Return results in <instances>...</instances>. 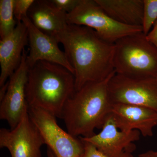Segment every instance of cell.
Returning <instances> with one entry per match:
<instances>
[{
    "mask_svg": "<svg viewBox=\"0 0 157 157\" xmlns=\"http://www.w3.org/2000/svg\"><path fill=\"white\" fill-rule=\"evenodd\" d=\"M80 139L84 145V151L80 157H107L91 144Z\"/></svg>",
    "mask_w": 157,
    "mask_h": 157,
    "instance_id": "cell-20",
    "label": "cell"
},
{
    "mask_svg": "<svg viewBox=\"0 0 157 157\" xmlns=\"http://www.w3.org/2000/svg\"><path fill=\"white\" fill-rule=\"evenodd\" d=\"M54 37L63 46L74 70L76 91L88 82L103 81L116 73L114 44L102 39L92 29L68 24Z\"/></svg>",
    "mask_w": 157,
    "mask_h": 157,
    "instance_id": "cell-1",
    "label": "cell"
},
{
    "mask_svg": "<svg viewBox=\"0 0 157 157\" xmlns=\"http://www.w3.org/2000/svg\"><path fill=\"white\" fill-rule=\"evenodd\" d=\"M43 144V138L29 117L28 110L14 129L0 130V147L8 149L11 157H41Z\"/></svg>",
    "mask_w": 157,
    "mask_h": 157,
    "instance_id": "cell-9",
    "label": "cell"
},
{
    "mask_svg": "<svg viewBox=\"0 0 157 157\" xmlns=\"http://www.w3.org/2000/svg\"><path fill=\"white\" fill-rule=\"evenodd\" d=\"M34 2V0H15L14 12L17 22L28 17L29 10Z\"/></svg>",
    "mask_w": 157,
    "mask_h": 157,
    "instance_id": "cell-18",
    "label": "cell"
},
{
    "mask_svg": "<svg viewBox=\"0 0 157 157\" xmlns=\"http://www.w3.org/2000/svg\"><path fill=\"white\" fill-rule=\"evenodd\" d=\"M47 157H56L53 153L52 151L48 147L47 149Z\"/></svg>",
    "mask_w": 157,
    "mask_h": 157,
    "instance_id": "cell-24",
    "label": "cell"
},
{
    "mask_svg": "<svg viewBox=\"0 0 157 157\" xmlns=\"http://www.w3.org/2000/svg\"><path fill=\"white\" fill-rule=\"evenodd\" d=\"M116 73L134 77H157V48L143 32L128 35L114 44Z\"/></svg>",
    "mask_w": 157,
    "mask_h": 157,
    "instance_id": "cell-4",
    "label": "cell"
},
{
    "mask_svg": "<svg viewBox=\"0 0 157 157\" xmlns=\"http://www.w3.org/2000/svg\"><path fill=\"white\" fill-rule=\"evenodd\" d=\"M75 91L74 75L61 65L40 61L29 68L25 90L28 107L61 118L65 104Z\"/></svg>",
    "mask_w": 157,
    "mask_h": 157,
    "instance_id": "cell-3",
    "label": "cell"
},
{
    "mask_svg": "<svg viewBox=\"0 0 157 157\" xmlns=\"http://www.w3.org/2000/svg\"><path fill=\"white\" fill-rule=\"evenodd\" d=\"M50 1L57 9L66 14L73 11L79 2V0H50Z\"/></svg>",
    "mask_w": 157,
    "mask_h": 157,
    "instance_id": "cell-19",
    "label": "cell"
},
{
    "mask_svg": "<svg viewBox=\"0 0 157 157\" xmlns=\"http://www.w3.org/2000/svg\"><path fill=\"white\" fill-rule=\"evenodd\" d=\"M28 113L43 138L45 144L56 157H80L84 145L80 137L66 132L57 123L56 117L44 109L28 107Z\"/></svg>",
    "mask_w": 157,
    "mask_h": 157,
    "instance_id": "cell-6",
    "label": "cell"
},
{
    "mask_svg": "<svg viewBox=\"0 0 157 157\" xmlns=\"http://www.w3.org/2000/svg\"><path fill=\"white\" fill-rule=\"evenodd\" d=\"M15 0L0 1V36L2 39L11 34L17 25L14 9Z\"/></svg>",
    "mask_w": 157,
    "mask_h": 157,
    "instance_id": "cell-16",
    "label": "cell"
},
{
    "mask_svg": "<svg viewBox=\"0 0 157 157\" xmlns=\"http://www.w3.org/2000/svg\"><path fill=\"white\" fill-rule=\"evenodd\" d=\"M27 29L29 52L26 61L29 68L40 61H45L63 66L74 75V70L64 52L60 49L59 42L53 36L40 31L28 17L22 20Z\"/></svg>",
    "mask_w": 157,
    "mask_h": 157,
    "instance_id": "cell-11",
    "label": "cell"
},
{
    "mask_svg": "<svg viewBox=\"0 0 157 157\" xmlns=\"http://www.w3.org/2000/svg\"><path fill=\"white\" fill-rule=\"evenodd\" d=\"M142 32L147 35L157 21V0H143Z\"/></svg>",
    "mask_w": 157,
    "mask_h": 157,
    "instance_id": "cell-17",
    "label": "cell"
},
{
    "mask_svg": "<svg viewBox=\"0 0 157 157\" xmlns=\"http://www.w3.org/2000/svg\"><path fill=\"white\" fill-rule=\"evenodd\" d=\"M8 86V82L5 83L2 86H1V89H0V101L2 100L3 98L5 97V95L7 91V88Z\"/></svg>",
    "mask_w": 157,
    "mask_h": 157,
    "instance_id": "cell-23",
    "label": "cell"
},
{
    "mask_svg": "<svg viewBox=\"0 0 157 157\" xmlns=\"http://www.w3.org/2000/svg\"><path fill=\"white\" fill-rule=\"evenodd\" d=\"M99 134L91 137H80L91 144L107 157H133L136 150L134 143L140 139L137 130L125 132L118 128L111 113L107 117Z\"/></svg>",
    "mask_w": 157,
    "mask_h": 157,
    "instance_id": "cell-10",
    "label": "cell"
},
{
    "mask_svg": "<svg viewBox=\"0 0 157 157\" xmlns=\"http://www.w3.org/2000/svg\"><path fill=\"white\" fill-rule=\"evenodd\" d=\"M113 104L148 107L157 111V77H134L116 73L108 82Z\"/></svg>",
    "mask_w": 157,
    "mask_h": 157,
    "instance_id": "cell-7",
    "label": "cell"
},
{
    "mask_svg": "<svg viewBox=\"0 0 157 157\" xmlns=\"http://www.w3.org/2000/svg\"><path fill=\"white\" fill-rule=\"evenodd\" d=\"M113 75L103 81L86 83L68 99L61 118L70 135L88 137L95 134L96 129H102L113 104L108 82Z\"/></svg>",
    "mask_w": 157,
    "mask_h": 157,
    "instance_id": "cell-2",
    "label": "cell"
},
{
    "mask_svg": "<svg viewBox=\"0 0 157 157\" xmlns=\"http://www.w3.org/2000/svg\"><path fill=\"white\" fill-rule=\"evenodd\" d=\"M112 115L118 128L125 132L137 130L144 137H151L157 126V111L132 104H113Z\"/></svg>",
    "mask_w": 157,
    "mask_h": 157,
    "instance_id": "cell-12",
    "label": "cell"
},
{
    "mask_svg": "<svg viewBox=\"0 0 157 157\" xmlns=\"http://www.w3.org/2000/svg\"><path fill=\"white\" fill-rule=\"evenodd\" d=\"M147 38L150 42L157 48V21L149 33L146 36Z\"/></svg>",
    "mask_w": 157,
    "mask_h": 157,
    "instance_id": "cell-21",
    "label": "cell"
},
{
    "mask_svg": "<svg viewBox=\"0 0 157 157\" xmlns=\"http://www.w3.org/2000/svg\"><path fill=\"white\" fill-rule=\"evenodd\" d=\"M67 14L57 9L50 1L39 0L29 10L28 17L36 27L55 37L68 25Z\"/></svg>",
    "mask_w": 157,
    "mask_h": 157,
    "instance_id": "cell-14",
    "label": "cell"
},
{
    "mask_svg": "<svg viewBox=\"0 0 157 157\" xmlns=\"http://www.w3.org/2000/svg\"><path fill=\"white\" fill-rule=\"evenodd\" d=\"M29 42L27 29L22 21L17 22L14 31L0 41V86L4 85L17 70L25 47Z\"/></svg>",
    "mask_w": 157,
    "mask_h": 157,
    "instance_id": "cell-13",
    "label": "cell"
},
{
    "mask_svg": "<svg viewBox=\"0 0 157 157\" xmlns=\"http://www.w3.org/2000/svg\"><path fill=\"white\" fill-rule=\"evenodd\" d=\"M67 18L68 24L90 28L102 39L112 44L128 35L142 32V26H131L116 21L95 0H79L76 8L67 14Z\"/></svg>",
    "mask_w": 157,
    "mask_h": 157,
    "instance_id": "cell-5",
    "label": "cell"
},
{
    "mask_svg": "<svg viewBox=\"0 0 157 157\" xmlns=\"http://www.w3.org/2000/svg\"><path fill=\"white\" fill-rule=\"evenodd\" d=\"M117 22L131 26H142L143 0H95Z\"/></svg>",
    "mask_w": 157,
    "mask_h": 157,
    "instance_id": "cell-15",
    "label": "cell"
},
{
    "mask_svg": "<svg viewBox=\"0 0 157 157\" xmlns=\"http://www.w3.org/2000/svg\"><path fill=\"white\" fill-rule=\"evenodd\" d=\"M138 157H157V150H150L139 155Z\"/></svg>",
    "mask_w": 157,
    "mask_h": 157,
    "instance_id": "cell-22",
    "label": "cell"
},
{
    "mask_svg": "<svg viewBox=\"0 0 157 157\" xmlns=\"http://www.w3.org/2000/svg\"><path fill=\"white\" fill-rule=\"evenodd\" d=\"M27 55L24 50L20 64L9 78L6 95L1 101L0 119L6 121L11 129L17 126L28 110L25 90L29 68Z\"/></svg>",
    "mask_w": 157,
    "mask_h": 157,
    "instance_id": "cell-8",
    "label": "cell"
}]
</instances>
